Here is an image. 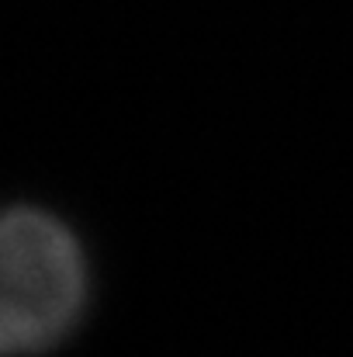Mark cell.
Wrapping results in <instances>:
<instances>
[{
  "instance_id": "cell-1",
  "label": "cell",
  "mask_w": 353,
  "mask_h": 357,
  "mask_svg": "<svg viewBox=\"0 0 353 357\" xmlns=\"http://www.w3.org/2000/svg\"><path fill=\"white\" fill-rule=\"evenodd\" d=\"M87 302V264L73 233L45 212H0V354L56 344Z\"/></svg>"
}]
</instances>
